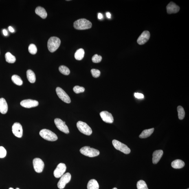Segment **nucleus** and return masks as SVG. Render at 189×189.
<instances>
[{"label": "nucleus", "mask_w": 189, "mask_h": 189, "mask_svg": "<svg viewBox=\"0 0 189 189\" xmlns=\"http://www.w3.org/2000/svg\"><path fill=\"white\" fill-rule=\"evenodd\" d=\"M92 23L88 20L85 19H81L75 21L74 26L75 29L78 30H85L91 29Z\"/></svg>", "instance_id": "1"}, {"label": "nucleus", "mask_w": 189, "mask_h": 189, "mask_svg": "<svg viewBox=\"0 0 189 189\" xmlns=\"http://www.w3.org/2000/svg\"><path fill=\"white\" fill-rule=\"evenodd\" d=\"M60 44L61 40L59 38L55 36L51 37L47 43L48 50L51 53L55 52L59 47Z\"/></svg>", "instance_id": "2"}, {"label": "nucleus", "mask_w": 189, "mask_h": 189, "mask_svg": "<svg viewBox=\"0 0 189 189\" xmlns=\"http://www.w3.org/2000/svg\"><path fill=\"white\" fill-rule=\"evenodd\" d=\"M80 152L82 155L89 157L97 156L100 153L98 150L88 146H84L81 148Z\"/></svg>", "instance_id": "3"}, {"label": "nucleus", "mask_w": 189, "mask_h": 189, "mask_svg": "<svg viewBox=\"0 0 189 189\" xmlns=\"http://www.w3.org/2000/svg\"><path fill=\"white\" fill-rule=\"evenodd\" d=\"M39 134L43 138L50 141H56L58 139L57 135L50 130L44 129L40 131Z\"/></svg>", "instance_id": "4"}, {"label": "nucleus", "mask_w": 189, "mask_h": 189, "mask_svg": "<svg viewBox=\"0 0 189 189\" xmlns=\"http://www.w3.org/2000/svg\"><path fill=\"white\" fill-rule=\"evenodd\" d=\"M76 126L81 133L84 135L89 136L92 133V130L91 127L85 122L78 121L77 123Z\"/></svg>", "instance_id": "5"}, {"label": "nucleus", "mask_w": 189, "mask_h": 189, "mask_svg": "<svg viewBox=\"0 0 189 189\" xmlns=\"http://www.w3.org/2000/svg\"><path fill=\"white\" fill-rule=\"evenodd\" d=\"M112 143L114 148L117 150H119L126 154H129L131 150L126 145L116 140H113Z\"/></svg>", "instance_id": "6"}, {"label": "nucleus", "mask_w": 189, "mask_h": 189, "mask_svg": "<svg viewBox=\"0 0 189 189\" xmlns=\"http://www.w3.org/2000/svg\"><path fill=\"white\" fill-rule=\"evenodd\" d=\"M71 179V175L70 173H67L64 174L62 176L59 181L58 183V187L60 189H62L65 188L66 185L69 182Z\"/></svg>", "instance_id": "7"}, {"label": "nucleus", "mask_w": 189, "mask_h": 189, "mask_svg": "<svg viewBox=\"0 0 189 189\" xmlns=\"http://www.w3.org/2000/svg\"><path fill=\"white\" fill-rule=\"evenodd\" d=\"M54 123L56 127L60 131L66 134L69 133L68 128L65 122H63L61 119L57 118L55 119Z\"/></svg>", "instance_id": "8"}, {"label": "nucleus", "mask_w": 189, "mask_h": 189, "mask_svg": "<svg viewBox=\"0 0 189 189\" xmlns=\"http://www.w3.org/2000/svg\"><path fill=\"white\" fill-rule=\"evenodd\" d=\"M56 91L58 96L64 102L67 103H70L71 102V98L67 93L61 88L58 87L56 88Z\"/></svg>", "instance_id": "9"}, {"label": "nucleus", "mask_w": 189, "mask_h": 189, "mask_svg": "<svg viewBox=\"0 0 189 189\" xmlns=\"http://www.w3.org/2000/svg\"><path fill=\"white\" fill-rule=\"evenodd\" d=\"M33 165L36 172L40 173L43 171L44 167V163L41 159L36 158L33 160Z\"/></svg>", "instance_id": "10"}, {"label": "nucleus", "mask_w": 189, "mask_h": 189, "mask_svg": "<svg viewBox=\"0 0 189 189\" xmlns=\"http://www.w3.org/2000/svg\"><path fill=\"white\" fill-rule=\"evenodd\" d=\"M66 170V166L64 163H61L58 164L54 172V177L56 178L61 177Z\"/></svg>", "instance_id": "11"}, {"label": "nucleus", "mask_w": 189, "mask_h": 189, "mask_svg": "<svg viewBox=\"0 0 189 189\" xmlns=\"http://www.w3.org/2000/svg\"><path fill=\"white\" fill-rule=\"evenodd\" d=\"M12 131L16 137L21 138L23 136L22 126L19 123H15L12 127Z\"/></svg>", "instance_id": "12"}, {"label": "nucleus", "mask_w": 189, "mask_h": 189, "mask_svg": "<svg viewBox=\"0 0 189 189\" xmlns=\"http://www.w3.org/2000/svg\"><path fill=\"white\" fill-rule=\"evenodd\" d=\"M21 105L24 107L30 108L38 106L39 102L37 101L28 99L22 101L21 102Z\"/></svg>", "instance_id": "13"}, {"label": "nucleus", "mask_w": 189, "mask_h": 189, "mask_svg": "<svg viewBox=\"0 0 189 189\" xmlns=\"http://www.w3.org/2000/svg\"><path fill=\"white\" fill-rule=\"evenodd\" d=\"M100 115L104 122L108 123H112L113 122L114 120L113 115L108 111H102L100 113Z\"/></svg>", "instance_id": "14"}, {"label": "nucleus", "mask_w": 189, "mask_h": 189, "mask_svg": "<svg viewBox=\"0 0 189 189\" xmlns=\"http://www.w3.org/2000/svg\"><path fill=\"white\" fill-rule=\"evenodd\" d=\"M150 36V32L148 31H144L137 39V43L140 45L144 44L149 40Z\"/></svg>", "instance_id": "15"}, {"label": "nucleus", "mask_w": 189, "mask_h": 189, "mask_svg": "<svg viewBox=\"0 0 189 189\" xmlns=\"http://www.w3.org/2000/svg\"><path fill=\"white\" fill-rule=\"evenodd\" d=\"M167 12L168 14H175L178 12L180 7L173 2H170L166 7Z\"/></svg>", "instance_id": "16"}, {"label": "nucleus", "mask_w": 189, "mask_h": 189, "mask_svg": "<svg viewBox=\"0 0 189 189\" xmlns=\"http://www.w3.org/2000/svg\"><path fill=\"white\" fill-rule=\"evenodd\" d=\"M163 154V151L162 150H156L154 151L153 154L152 162L153 164H157L162 157Z\"/></svg>", "instance_id": "17"}, {"label": "nucleus", "mask_w": 189, "mask_h": 189, "mask_svg": "<svg viewBox=\"0 0 189 189\" xmlns=\"http://www.w3.org/2000/svg\"><path fill=\"white\" fill-rule=\"evenodd\" d=\"M8 111V105L4 98H0V112L3 114H6Z\"/></svg>", "instance_id": "18"}, {"label": "nucleus", "mask_w": 189, "mask_h": 189, "mask_svg": "<svg viewBox=\"0 0 189 189\" xmlns=\"http://www.w3.org/2000/svg\"><path fill=\"white\" fill-rule=\"evenodd\" d=\"M35 12L40 17L43 19H45L47 17V14L44 8L41 6H38L36 9Z\"/></svg>", "instance_id": "19"}, {"label": "nucleus", "mask_w": 189, "mask_h": 189, "mask_svg": "<svg viewBox=\"0 0 189 189\" xmlns=\"http://www.w3.org/2000/svg\"><path fill=\"white\" fill-rule=\"evenodd\" d=\"M185 165L184 161L180 159H177L171 163L172 168L175 169H180L183 168Z\"/></svg>", "instance_id": "20"}, {"label": "nucleus", "mask_w": 189, "mask_h": 189, "mask_svg": "<svg viewBox=\"0 0 189 189\" xmlns=\"http://www.w3.org/2000/svg\"><path fill=\"white\" fill-rule=\"evenodd\" d=\"M27 77L29 81L31 83H34L36 82L35 74L32 71L28 70L26 72Z\"/></svg>", "instance_id": "21"}, {"label": "nucleus", "mask_w": 189, "mask_h": 189, "mask_svg": "<svg viewBox=\"0 0 189 189\" xmlns=\"http://www.w3.org/2000/svg\"><path fill=\"white\" fill-rule=\"evenodd\" d=\"M154 131V128H153L145 130L142 131V133L139 135V137L141 138H146L150 137L153 133Z\"/></svg>", "instance_id": "22"}, {"label": "nucleus", "mask_w": 189, "mask_h": 189, "mask_svg": "<svg viewBox=\"0 0 189 189\" xmlns=\"http://www.w3.org/2000/svg\"><path fill=\"white\" fill-rule=\"evenodd\" d=\"M88 189H99L98 183L96 180L91 179L87 184Z\"/></svg>", "instance_id": "23"}, {"label": "nucleus", "mask_w": 189, "mask_h": 189, "mask_svg": "<svg viewBox=\"0 0 189 189\" xmlns=\"http://www.w3.org/2000/svg\"><path fill=\"white\" fill-rule=\"evenodd\" d=\"M84 55V51L83 49H78L75 53L74 56L76 59L78 60H81L83 59Z\"/></svg>", "instance_id": "24"}, {"label": "nucleus", "mask_w": 189, "mask_h": 189, "mask_svg": "<svg viewBox=\"0 0 189 189\" xmlns=\"http://www.w3.org/2000/svg\"><path fill=\"white\" fill-rule=\"evenodd\" d=\"M5 58L6 61L9 63H13L16 61L15 57L10 52H7L5 54Z\"/></svg>", "instance_id": "25"}, {"label": "nucleus", "mask_w": 189, "mask_h": 189, "mask_svg": "<svg viewBox=\"0 0 189 189\" xmlns=\"http://www.w3.org/2000/svg\"><path fill=\"white\" fill-rule=\"evenodd\" d=\"M12 80L14 84L18 86H21L22 85L23 81L21 77L17 75H14L12 77Z\"/></svg>", "instance_id": "26"}, {"label": "nucleus", "mask_w": 189, "mask_h": 189, "mask_svg": "<svg viewBox=\"0 0 189 189\" xmlns=\"http://www.w3.org/2000/svg\"><path fill=\"white\" fill-rule=\"evenodd\" d=\"M178 115L179 120H183L185 116V112L182 106H179L177 108Z\"/></svg>", "instance_id": "27"}, {"label": "nucleus", "mask_w": 189, "mask_h": 189, "mask_svg": "<svg viewBox=\"0 0 189 189\" xmlns=\"http://www.w3.org/2000/svg\"><path fill=\"white\" fill-rule=\"evenodd\" d=\"M59 71L61 73L66 76H68L70 73V71L69 69L65 66H60Z\"/></svg>", "instance_id": "28"}, {"label": "nucleus", "mask_w": 189, "mask_h": 189, "mask_svg": "<svg viewBox=\"0 0 189 189\" xmlns=\"http://www.w3.org/2000/svg\"><path fill=\"white\" fill-rule=\"evenodd\" d=\"M137 187L138 189H148L146 183L143 180H140L138 182Z\"/></svg>", "instance_id": "29"}, {"label": "nucleus", "mask_w": 189, "mask_h": 189, "mask_svg": "<svg viewBox=\"0 0 189 189\" xmlns=\"http://www.w3.org/2000/svg\"><path fill=\"white\" fill-rule=\"evenodd\" d=\"M29 51L31 54H35L37 52V47L34 44H31L29 46Z\"/></svg>", "instance_id": "30"}, {"label": "nucleus", "mask_w": 189, "mask_h": 189, "mask_svg": "<svg viewBox=\"0 0 189 189\" xmlns=\"http://www.w3.org/2000/svg\"><path fill=\"white\" fill-rule=\"evenodd\" d=\"M73 90L76 93H79L84 92L85 91V88L83 87H80L79 86H75L73 88Z\"/></svg>", "instance_id": "31"}, {"label": "nucleus", "mask_w": 189, "mask_h": 189, "mask_svg": "<svg viewBox=\"0 0 189 189\" xmlns=\"http://www.w3.org/2000/svg\"><path fill=\"white\" fill-rule=\"evenodd\" d=\"M102 57L98 54H95L92 58V61L95 63H98L101 61Z\"/></svg>", "instance_id": "32"}, {"label": "nucleus", "mask_w": 189, "mask_h": 189, "mask_svg": "<svg viewBox=\"0 0 189 189\" xmlns=\"http://www.w3.org/2000/svg\"><path fill=\"white\" fill-rule=\"evenodd\" d=\"M91 72L93 77L95 78H98L100 76L101 72L99 70L93 69L91 70Z\"/></svg>", "instance_id": "33"}, {"label": "nucleus", "mask_w": 189, "mask_h": 189, "mask_svg": "<svg viewBox=\"0 0 189 189\" xmlns=\"http://www.w3.org/2000/svg\"><path fill=\"white\" fill-rule=\"evenodd\" d=\"M6 151L3 146H0V158H3L6 156Z\"/></svg>", "instance_id": "34"}, {"label": "nucleus", "mask_w": 189, "mask_h": 189, "mask_svg": "<svg viewBox=\"0 0 189 189\" xmlns=\"http://www.w3.org/2000/svg\"><path fill=\"white\" fill-rule=\"evenodd\" d=\"M134 96L136 98L138 99L143 98H144V95L141 93H135Z\"/></svg>", "instance_id": "35"}, {"label": "nucleus", "mask_w": 189, "mask_h": 189, "mask_svg": "<svg viewBox=\"0 0 189 189\" xmlns=\"http://www.w3.org/2000/svg\"><path fill=\"white\" fill-rule=\"evenodd\" d=\"M98 19H102L103 18V16L102 14L99 13L98 14Z\"/></svg>", "instance_id": "36"}, {"label": "nucleus", "mask_w": 189, "mask_h": 189, "mask_svg": "<svg viewBox=\"0 0 189 189\" xmlns=\"http://www.w3.org/2000/svg\"><path fill=\"white\" fill-rule=\"evenodd\" d=\"M106 16H107V17L109 19H110L111 18V14L109 12H107L106 13Z\"/></svg>", "instance_id": "37"}, {"label": "nucleus", "mask_w": 189, "mask_h": 189, "mask_svg": "<svg viewBox=\"0 0 189 189\" xmlns=\"http://www.w3.org/2000/svg\"><path fill=\"white\" fill-rule=\"evenodd\" d=\"M3 34L5 36H8V32H7V31L6 30H5V29H4V30H3Z\"/></svg>", "instance_id": "38"}, {"label": "nucleus", "mask_w": 189, "mask_h": 189, "mask_svg": "<svg viewBox=\"0 0 189 189\" xmlns=\"http://www.w3.org/2000/svg\"><path fill=\"white\" fill-rule=\"evenodd\" d=\"M9 30L11 32L13 33L14 32V29L11 26H9Z\"/></svg>", "instance_id": "39"}, {"label": "nucleus", "mask_w": 189, "mask_h": 189, "mask_svg": "<svg viewBox=\"0 0 189 189\" xmlns=\"http://www.w3.org/2000/svg\"><path fill=\"white\" fill-rule=\"evenodd\" d=\"M117 189V188H113V189Z\"/></svg>", "instance_id": "40"}, {"label": "nucleus", "mask_w": 189, "mask_h": 189, "mask_svg": "<svg viewBox=\"0 0 189 189\" xmlns=\"http://www.w3.org/2000/svg\"><path fill=\"white\" fill-rule=\"evenodd\" d=\"M9 189H14L13 188H10Z\"/></svg>", "instance_id": "41"}, {"label": "nucleus", "mask_w": 189, "mask_h": 189, "mask_svg": "<svg viewBox=\"0 0 189 189\" xmlns=\"http://www.w3.org/2000/svg\"><path fill=\"white\" fill-rule=\"evenodd\" d=\"M16 189H19V188H16Z\"/></svg>", "instance_id": "42"}, {"label": "nucleus", "mask_w": 189, "mask_h": 189, "mask_svg": "<svg viewBox=\"0 0 189 189\" xmlns=\"http://www.w3.org/2000/svg\"><path fill=\"white\" fill-rule=\"evenodd\" d=\"M188 189H189V188H188Z\"/></svg>", "instance_id": "43"}]
</instances>
